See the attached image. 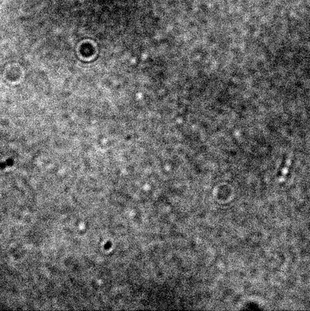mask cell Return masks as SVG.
Here are the masks:
<instances>
[{"instance_id": "obj_1", "label": "cell", "mask_w": 310, "mask_h": 311, "mask_svg": "<svg viewBox=\"0 0 310 311\" xmlns=\"http://www.w3.org/2000/svg\"><path fill=\"white\" fill-rule=\"evenodd\" d=\"M291 164V159L290 158H287L284 160V163L282 166L281 169L280 171V174L278 175V182L282 183L284 182L286 180V177L287 175L288 172H289V169H290V166Z\"/></svg>"}]
</instances>
